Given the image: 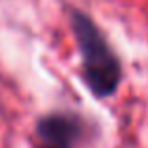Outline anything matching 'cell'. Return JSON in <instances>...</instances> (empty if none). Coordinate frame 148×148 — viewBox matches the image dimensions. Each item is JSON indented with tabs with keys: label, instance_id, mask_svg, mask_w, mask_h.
Masks as SVG:
<instances>
[{
	"label": "cell",
	"instance_id": "1",
	"mask_svg": "<svg viewBox=\"0 0 148 148\" xmlns=\"http://www.w3.org/2000/svg\"><path fill=\"white\" fill-rule=\"evenodd\" d=\"M71 30L83 58L84 83L98 98L112 96L122 79L118 56L112 53L103 34L86 13L79 10L71 11Z\"/></svg>",
	"mask_w": 148,
	"mask_h": 148
},
{
	"label": "cell",
	"instance_id": "2",
	"mask_svg": "<svg viewBox=\"0 0 148 148\" xmlns=\"http://www.w3.org/2000/svg\"><path fill=\"white\" fill-rule=\"evenodd\" d=\"M36 148H75L86 137V124L71 112H53L40 118L36 126Z\"/></svg>",
	"mask_w": 148,
	"mask_h": 148
}]
</instances>
